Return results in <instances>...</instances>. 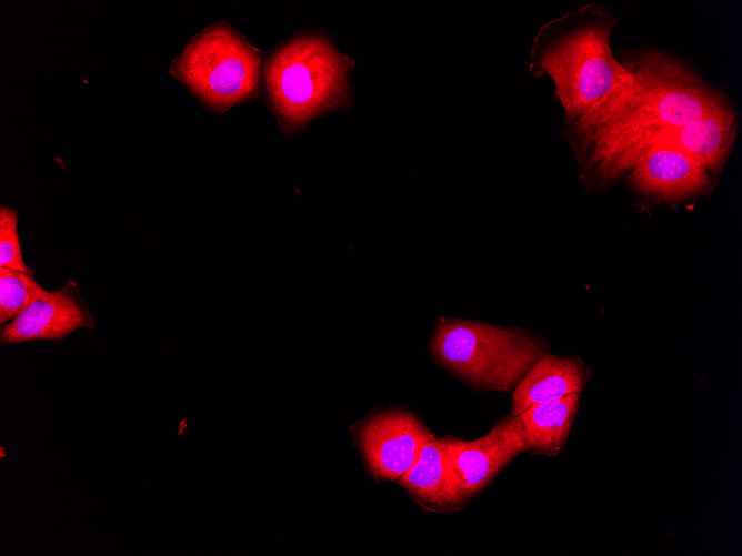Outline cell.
I'll return each mask as SVG.
<instances>
[{
    "label": "cell",
    "instance_id": "cell-11",
    "mask_svg": "<svg viewBox=\"0 0 742 556\" xmlns=\"http://www.w3.org/2000/svg\"><path fill=\"white\" fill-rule=\"evenodd\" d=\"M589 378L590 372L578 356L547 352L514 387L511 414L519 415L532 405L581 394Z\"/></svg>",
    "mask_w": 742,
    "mask_h": 556
},
{
    "label": "cell",
    "instance_id": "cell-10",
    "mask_svg": "<svg viewBox=\"0 0 742 556\" xmlns=\"http://www.w3.org/2000/svg\"><path fill=\"white\" fill-rule=\"evenodd\" d=\"M398 483L427 512L461 510L469 501L437 437L424 445L415 463Z\"/></svg>",
    "mask_w": 742,
    "mask_h": 556
},
{
    "label": "cell",
    "instance_id": "cell-14",
    "mask_svg": "<svg viewBox=\"0 0 742 556\" xmlns=\"http://www.w3.org/2000/svg\"><path fill=\"white\" fill-rule=\"evenodd\" d=\"M33 274L0 266V322L16 319L42 287Z\"/></svg>",
    "mask_w": 742,
    "mask_h": 556
},
{
    "label": "cell",
    "instance_id": "cell-7",
    "mask_svg": "<svg viewBox=\"0 0 742 556\" xmlns=\"http://www.w3.org/2000/svg\"><path fill=\"white\" fill-rule=\"evenodd\" d=\"M626 181L636 194L670 204L706 193L713 182L701 163L665 139L644 150Z\"/></svg>",
    "mask_w": 742,
    "mask_h": 556
},
{
    "label": "cell",
    "instance_id": "cell-1",
    "mask_svg": "<svg viewBox=\"0 0 742 556\" xmlns=\"http://www.w3.org/2000/svg\"><path fill=\"white\" fill-rule=\"evenodd\" d=\"M630 80L568 129H604L654 142L704 114L730 107L728 98L688 64L644 46L621 62Z\"/></svg>",
    "mask_w": 742,
    "mask_h": 556
},
{
    "label": "cell",
    "instance_id": "cell-3",
    "mask_svg": "<svg viewBox=\"0 0 742 556\" xmlns=\"http://www.w3.org/2000/svg\"><path fill=\"white\" fill-rule=\"evenodd\" d=\"M548 350L521 327L455 319L440 321L430 343L435 362L479 391L514 388Z\"/></svg>",
    "mask_w": 742,
    "mask_h": 556
},
{
    "label": "cell",
    "instance_id": "cell-8",
    "mask_svg": "<svg viewBox=\"0 0 742 556\" xmlns=\"http://www.w3.org/2000/svg\"><path fill=\"white\" fill-rule=\"evenodd\" d=\"M440 442L469 498L528 451L521 421L513 414L500 418L487 435L475 441L443 437Z\"/></svg>",
    "mask_w": 742,
    "mask_h": 556
},
{
    "label": "cell",
    "instance_id": "cell-5",
    "mask_svg": "<svg viewBox=\"0 0 742 556\" xmlns=\"http://www.w3.org/2000/svg\"><path fill=\"white\" fill-rule=\"evenodd\" d=\"M170 69L202 103L222 112L255 95L260 55L232 28L218 23L192 38Z\"/></svg>",
    "mask_w": 742,
    "mask_h": 556
},
{
    "label": "cell",
    "instance_id": "cell-6",
    "mask_svg": "<svg viewBox=\"0 0 742 556\" xmlns=\"http://www.w3.org/2000/svg\"><path fill=\"white\" fill-rule=\"evenodd\" d=\"M368 474L375 481L398 482L434 437L411 412L381 408L351 428Z\"/></svg>",
    "mask_w": 742,
    "mask_h": 556
},
{
    "label": "cell",
    "instance_id": "cell-4",
    "mask_svg": "<svg viewBox=\"0 0 742 556\" xmlns=\"http://www.w3.org/2000/svg\"><path fill=\"white\" fill-rule=\"evenodd\" d=\"M347 65L323 38L298 37L270 58L265 87L279 118L289 128L341 103L347 93Z\"/></svg>",
    "mask_w": 742,
    "mask_h": 556
},
{
    "label": "cell",
    "instance_id": "cell-15",
    "mask_svg": "<svg viewBox=\"0 0 742 556\" xmlns=\"http://www.w3.org/2000/svg\"><path fill=\"white\" fill-rule=\"evenodd\" d=\"M17 212L9 206L0 209V266L33 274L23 261L17 232Z\"/></svg>",
    "mask_w": 742,
    "mask_h": 556
},
{
    "label": "cell",
    "instance_id": "cell-13",
    "mask_svg": "<svg viewBox=\"0 0 742 556\" xmlns=\"http://www.w3.org/2000/svg\"><path fill=\"white\" fill-rule=\"evenodd\" d=\"M581 394L532 405L520 413L528 451L547 456L560 454L574 423Z\"/></svg>",
    "mask_w": 742,
    "mask_h": 556
},
{
    "label": "cell",
    "instance_id": "cell-9",
    "mask_svg": "<svg viewBox=\"0 0 742 556\" xmlns=\"http://www.w3.org/2000/svg\"><path fill=\"white\" fill-rule=\"evenodd\" d=\"M96 323L68 286L49 292L42 289L30 304L11 322L3 324L1 344H18L34 340H62L78 328H91Z\"/></svg>",
    "mask_w": 742,
    "mask_h": 556
},
{
    "label": "cell",
    "instance_id": "cell-2",
    "mask_svg": "<svg viewBox=\"0 0 742 556\" xmlns=\"http://www.w3.org/2000/svg\"><path fill=\"white\" fill-rule=\"evenodd\" d=\"M618 21L606 6L590 2L538 32L532 69L551 77L565 122L580 119L630 80L610 46Z\"/></svg>",
    "mask_w": 742,
    "mask_h": 556
},
{
    "label": "cell",
    "instance_id": "cell-12",
    "mask_svg": "<svg viewBox=\"0 0 742 556\" xmlns=\"http://www.w3.org/2000/svg\"><path fill=\"white\" fill-rule=\"evenodd\" d=\"M736 132V113L730 105L688 122L664 139L701 163L714 181L733 149Z\"/></svg>",
    "mask_w": 742,
    "mask_h": 556
}]
</instances>
